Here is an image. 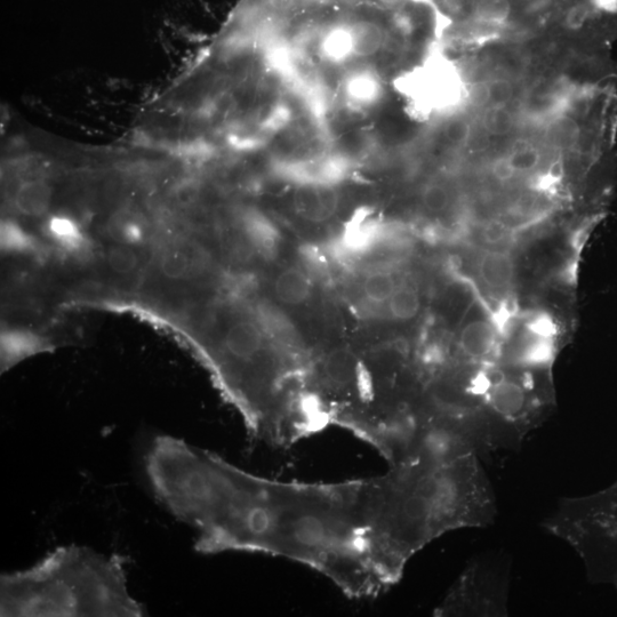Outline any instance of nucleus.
<instances>
[{
  "mask_svg": "<svg viewBox=\"0 0 617 617\" xmlns=\"http://www.w3.org/2000/svg\"><path fill=\"white\" fill-rule=\"evenodd\" d=\"M211 264V256L205 248L186 238L168 240L155 256L157 277L171 285L195 282L207 274Z\"/></svg>",
  "mask_w": 617,
  "mask_h": 617,
  "instance_id": "obj_7",
  "label": "nucleus"
},
{
  "mask_svg": "<svg viewBox=\"0 0 617 617\" xmlns=\"http://www.w3.org/2000/svg\"><path fill=\"white\" fill-rule=\"evenodd\" d=\"M509 581L502 567L476 562L455 582L436 616L507 615Z\"/></svg>",
  "mask_w": 617,
  "mask_h": 617,
  "instance_id": "obj_5",
  "label": "nucleus"
},
{
  "mask_svg": "<svg viewBox=\"0 0 617 617\" xmlns=\"http://www.w3.org/2000/svg\"><path fill=\"white\" fill-rule=\"evenodd\" d=\"M339 204V192L330 184H299L293 191V212L304 222L319 224L332 219Z\"/></svg>",
  "mask_w": 617,
  "mask_h": 617,
  "instance_id": "obj_8",
  "label": "nucleus"
},
{
  "mask_svg": "<svg viewBox=\"0 0 617 617\" xmlns=\"http://www.w3.org/2000/svg\"><path fill=\"white\" fill-rule=\"evenodd\" d=\"M46 234L52 242L69 253H79L85 250L87 239L79 223L66 215H55L48 219Z\"/></svg>",
  "mask_w": 617,
  "mask_h": 617,
  "instance_id": "obj_18",
  "label": "nucleus"
},
{
  "mask_svg": "<svg viewBox=\"0 0 617 617\" xmlns=\"http://www.w3.org/2000/svg\"><path fill=\"white\" fill-rule=\"evenodd\" d=\"M53 188L45 179H24L14 194L15 210L28 218H42L50 211Z\"/></svg>",
  "mask_w": 617,
  "mask_h": 617,
  "instance_id": "obj_12",
  "label": "nucleus"
},
{
  "mask_svg": "<svg viewBox=\"0 0 617 617\" xmlns=\"http://www.w3.org/2000/svg\"><path fill=\"white\" fill-rule=\"evenodd\" d=\"M543 525L578 552L592 583L617 589V480L602 492L562 500Z\"/></svg>",
  "mask_w": 617,
  "mask_h": 617,
  "instance_id": "obj_4",
  "label": "nucleus"
},
{
  "mask_svg": "<svg viewBox=\"0 0 617 617\" xmlns=\"http://www.w3.org/2000/svg\"><path fill=\"white\" fill-rule=\"evenodd\" d=\"M124 557L62 547L29 570L0 579L3 617L146 615L127 590Z\"/></svg>",
  "mask_w": 617,
  "mask_h": 617,
  "instance_id": "obj_3",
  "label": "nucleus"
},
{
  "mask_svg": "<svg viewBox=\"0 0 617 617\" xmlns=\"http://www.w3.org/2000/svg\"><path fill=\"white\" fill-rule=\"evenodd\" d=\"M242 234L248 245L263 259L272 260L278 254L282 237L272 221L259 211L250 210L240 218Z\"/></svg>",
  "mask_w": 617,
  "mask_h": 617,
  "instance_id": "obj_10",
  "label": "nucleus"
},
{
  "mask_svg": "<svg viewBox=\"0 0 617 617\" xmlns=\"http://www.w3.org/2000/svg\"><path fill=\"white\" fill-rule=\"evenodd\" d=\"M483 239L486 245L499 246L506 242L509 237V232L506 226L502 223L492 222L488 223L483 230Z\"/></svg>",
  "mask_w": 617,
  "mask_h": 617,
  "instance_id": "obj_29",
  "label": "nucleus"
},
{
  "mask_svg": "<svg viewBox=\"0 0 617 617\" xmlns=\"http://www.w3.org/2000/svg\"><path fill=\"white\" fill-rule=\"evenodd\" d=\"M508 159L517 173L530 172L534 170L540 162L538 152L531 149L517 150L514 154L510 155Z\"/></svg>",
  "mask_w": 617,
  "mask_h": 617,
  "instance_id": "obj_27",
  "label": "nucleus"
},
{
  "mask_svg": "<svg viewBox=\"0 0 617 617\" xmlns=\"http://www.w3.org/2000/svg\"><path fill=\"white\" fill-rule=\"evenodd\" d=\"M492 173L494 175V178L501 182L510 181L514 179L517 174L515 168L512 167L511 163L509 162L508 157L502 158L498 160V162H495L492 167Z\"/></svg>",
  "mask_w": 617,
  "mask_h": 617,
  "instance_id": "obj_30",
  "label": "nucleus"
},
{
  "mask_svg": "<svg viewBox=\"0 0 617 617\" xmlns=\"http://www.w3.org/2000/svg\"><path fill=\"white\" fill-rule=\"evenodd\" d=\"M387 304L391 318L398 322H408L418 316L421 299L414 286L402 284L398 285Z\"/></svg>",
  "mask_w": 617,
  "mask_h": 617,
  "instance_id": "obj_21",
  "label": "nucleus"
},
{
  "mask_svg": "<svg viewBox=\"0 0 617 617\" xmlns=\"http://www.w3.org/2000/svg\"><path fill=\"white\" fill-rule=\"evenodd\" d=\"M146 471L157 499L197 533L200 554L244 551L292 560L355 599L387 591L368 541L364 479H268L171 436L151 443Z\"/></svg>",
  "mask_w": 617,
  "mask_h": 617,
  "instance_id": "obj_1",
  "label": "nucleus"
},
{
  "mask_svg": "<svg viewBox=\"0 0 617 617\" xmlns=\"http://www.w3.org/2000/svg\"><path fill=\"white\" fill-rule=\"evenodd\" d=\"M343 94L351 106L371 108L381 99V80L370 69H356L344 78Z\"/></svg>",
  "mask_w": 617,
  "mask_h": 617,
  "instance_id": "obj_15",
  "label": "nucleus"
},
{
  "mask_svg": "<svg viewBox=\"0 0 617 617\" xmlns=\"http://www.w3.org/2000/svg\"><path fill=\"white\" fill-rule=\"evenodd\" d=\"M509 86L500 84L499 86H492L490 92H488V99L496 104H501L509 100L510 98Z\"/></svg>",
  "mask_w": 617,
  "mask_h": 617,
  "instance_id": "obj_31",
  "label": "nucleus"
},
{
  "mask_svg": "<svg viewBox=\"0 0 617 617\" xmlns=\"http://www.w3.org/2000/svg\"><path fill=\"white\" fill-rule=\"evenodd\" d=\"M511 15L509 0H477L475 4L476 19L485 24L506 23Z\"/></svg>",
  "mask_w": 617,
  "mask_h": 617,
  "instance_id": "obj_25",
  "label": "nucleus"
},
{
  "mask_svg": "<svg viewBox=\"0 0 617 617\" xmlns=\"http://www.w3.org/2000/svg\"><path fill=\"white\" fill-rule=\"evenodd\" d=\"M580 128L572 119L560 120L552 127L551 138L560 146L574 147L580 139Z\"/></svg>",
  "mask_w": 617,
  "mask_h": 617,
  "instance_id": "obj_26",
  "label": "nucleus"
},
{
  "mask_svg": "<svg viewBox=\"0 0 617 617\" xmlns=\"http://www.w3.org/2000/svg\"><path fill=\"white\" fill-rule=\"evenodd\" d=\"M34 239L19 224L6 221L2 226V250L7 254H24L34 250Z\"/></svg>",
  "mask_w": 617,
  "mask_h": 617,
  "instance_id": "obj_24",
  "label": "nucleus"
},
{
  "mask_svg": "<svg viewBox=\"0 0 617 617\" xmlns=\"http://www.w3.org/2000/svg\"><path fill=\"white\" fill-rule=\"evenodd\" d=\"M478 275L491 291H509L515 278V263L511 254L500 250L485 252L478 261Z\"/></svg>",
  "mask_w": 617,
  "mask_h": 617,
  "instance_id": "obj_13",
  "label": "nucleus"
},
{
  "mask_svg": "<svg viewBox=\"0 0 617 617\" xmlns=\"http://www.w3.org/2000/svg\"><path fill=\"white\" fill-rule=\"evenodd\" d=\"M322 58L332 63H344L355 59L354 26L352 23H336L320 35L317 44Z\"/></svg>",
  "mask_w": 617,
  "mask_h": 617,
  "instance_id": "obj_14",
  "label": "nucleus"
},
{
  "mask_svg": "<svg viewBox=\"0 0 617 617\" xmlns=\"http://www.w3.org/2000/svg\"><path fill=\"white\" fill-rule=\"evenodd\" d=\"M364 507L376 570L388 589L431 542L463 528L491 525L498 514L475 453L392 464L386 474L364 478Z\"/></svg>",
  "mask_w": 617,
  "mask_h": 617,
  "instance_id": "obj_2",
  "label": "nucleus"
},
{
  "mask_svg": "<svg viewBox=\"0 0 617 617\" xmlns=\"http://www.w3.org/2000/svg\"><path fill=\"white\" fill-rule=\"evenodd\" d=\"M106 231L114 244L135 248L146 244L151 234L146 216L130 207L112 214L106 224Z\"/></svg>",
  "mask_w": 617,
  "mask_h": 617,
  "instance_id": "obj_11",
  "label": "nucleus"
},
{
  "mask_svg": "<svg viewBox=\"0 0 617 617\" xmlns=\"http://www.w3.org/2000/svg\"><path fill=\"white\" fill-rule=\"evenodd\" d=\"M45 346V342L32 333L18 330L4 332L2 338L3 372L43 351Z\"/></svg>",
  "mask_w": 617,
  "mask_h": 617,
  "instance_id": "obj_17",
  "label": "nucleus"
},
{
  "mask_svg": "<svg viewBox=\"0 0 617 617\" xmlns=\"http://www.w3.org/2000/svg\"><path fill=\"white\" fill-rule=\"evenodd\" d=\"M106 264L112 274L119 277H132L142 266L138 248L114 244L106 252Z\"/></svg>",
  "mask_w": 617,
  "mask_h": 617,
  "instance_id": "obj_22",
  "label": "nucleus"
},
{
  "mask_svg": "<svg viewBox=\"0 0 617 617\" xmlns=\"http://www.w3.org/2000/svg\"><path fill=\"white\" fill-rule=\"evenodd\" d=\"M274 291L277 299L287 306H301L310 300L314 288L306 272L291 267L279 272Z\"/></svg>",
  "mask_w": 617,
  "mask_h": 617,
  "instance_id": "obj_16",
  "label": "nucleus"
},
{
  "mask_svg": "<svg viewBox=\"0 0 617 617\" xmlns=\"http://www.w3.org/2000/svg\"><path fill=\"white\" fill-rule=\"evenodd\" d=\"M500 328L493 319L470 320L460 333L461 354L472 363L495 365L500 351Z\"/></svg>",
  "mask_w": 617,
  "mask_h": 617,
  "instance_id": "obj_9",
  "label": "nucleus"
},
{
  "mask_svg": "<svg viewBox=\"0 0 617 617\" xmlns=\"http://www.w3.org/2000/svg\"><path fill=\"white\" fill-rule=\"evenodd\" d=\"M424 204H426L428 210L432 212L443 211L450 200L448 191L442 186H431L423 196Z\"/></svg>",
  "mask_w": 617,
  "mask_h": 617,
  "instance_id": "obj_28",
  "label": "nucleus"
},
{
  "mask_svg": "<svg viewBox=\"0 0 617 617\" xmlns=\"http://www.w3.org/2000/svg\"><path fill=\"white\" fill-rule=\"evenodd\" d=\"M354 26L355 59H367L383 50L386 34L378 24L372 22H352Z\"/></svg>",
  "mask_w": 617,
  "mask_h": 617,
  "instance_id": "obj_20",
  "label": "nucleus"
},
{
  "mask_svg": "<svg viewBox=\"0 0 617 617\" xmlns=\"http://www.w3.org/2000/svg\"><path fill=\"white\" fill-rule=\"evenodd\" d=\"M260 325L263 330L275 336L280 346L290 350L292 354L299 352L300 341L295 328L282 311L269 306L261 307L259 311Z\"/></svg>",
  "mask_w": 617,
  "mask_h": 617,
  "instance_id": "obj_19",
  "label": "nucleus"
},
{
  "mask_svg": "<svg viewBox=\"0 0 617 617\" xmlns=\"http://www.w3.org/2000/svg\"><path fill=\"white\" fill-rule=\"evenodd\" d=\"M402 92L426 116H445L466 100V87L458 68L444 55H430L421 66L400 80Z\"/></svg>",
  "mask_w": 617,
  "mask_h": 617,
  "instance_id": "obj_6",
  "label": "nucleus"
},
{
  "mask_svg": "<svg viewBox=\"0 0 617 617\" xmlns=\"http://www.w3.org/2000/svg\"><path fill=\"white\" fill-rule=\"evenodd\" d=\"M398 287L392 272L379 269L368 272L363 283V292L368 302L381 306L388 303Z\"/></svg>",
  "mask_w": 617,
  "mask_h": 617,
  "instance_id": "obj_23",
  "label": "nucleus"
}]
</instances>
